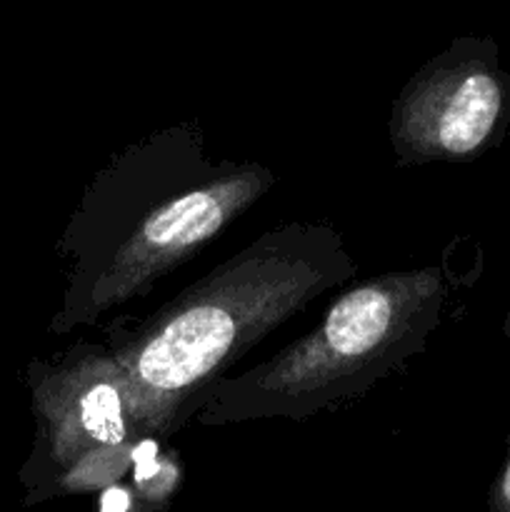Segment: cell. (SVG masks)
Segmentation results:
<instances>
[{
  "label": "cell",
  "mask_w": 510,
  "mask_h": 512,
  "mask_svg": "<svg viewBox=\"0 0 510 512\" xmlns=\"http://www.w3.org/2000/svg\"><path fill=\"white\" fill-rule=\"evenodd\" d=\"M275 183L258 160L210 158L195 120L128 143L90 178L60 235L65 288L50 333L68 335L145 298Z\"/></svg>",
  "instance_id": "6da1fadb"
},
{
  "label": "cell",
  "mask_w": 510,
  "mask_h": 512,
  "mask_svg": "<svg viewBox=\"0 0 510 512\" xmlns=\"http://www.w3.org/2000/svg\"><path fill=\"white\" fill-rule=\"evenodd\" d=\"M358 263L333 225L290 220L230 255L108 345L128 375L143 440H168L195 418L210 388L260 340Z\"/></svg>",
  "instance_id": "7a4b0ae2"
},
{
  "label": "cell",
  "mask_w": 510,
  "mask_h": 512,
  "mask_svg": "<svg viewBox=\"0 0 510 512\" xmlns=\"http://www.w3.org/2000/svg\"><path fill=\"white\" fill-rule=\"evenodd\" d=\"M443 265L390 270L338 295L315 330L245 373L225 375L195 413L198 425L305 420L360 398L420 355L443 323Z\"/></svg>",
  "instance_id": "3957f363"
},
{
  "label": "cell",
  "mask_w": 510,
  "mask_h": 512,
  "mask_svg": "<svg viewBox=\"0 0 510 512\" xmlns=\"http://www.w3.org/2000/svg\"><path fill=\"white\" fill-rule=\"evenodd\" d=\"M35 420L33 450L20 468L23 505L105 493L133 470L143 435L128 375L108 345L75 343L25 368Z\"/></svg>",
  "instance_id": "277c9868"
},
{
  "label": "cell",
  "mask_w": 510,
  "mask_h": 512,
  "mask_svg": "<svg viewBox=\"0 0 510 512\" xmlns=\"http://www.w3.org/2000/svg\"><path fill=\"white\" fill-rule=\"evenodd\" d=\"M510 130V73L493 40L468 38L430 60L400 90L388 135L398 165L470 163Z\"/></svg>",
  "instance_id": "5b68a950"
},
{
  "label": "cell",
  "mask_w": 510,
  "mask_h": 512,
  "mask_svg": "<svg viewBox=\"0 0 510 512\" xmlns=\"http://www.w3.org/2000/svg\"><path fill=\"white\" fill-rule=\"evenodd\" d=\"M488 512H510V443L508 455L488 490Z\"/></svg>",
  "instance_id": "8992f818"
},
{
  "label": "cell",
  "mask_w": 510,
  "mask_h": 512,
  "mask_svg": "<svg viewBox=\"0 0 510 512\" xmlns=\"http://www.w3.org/2000/svg\"><path fill=\"white\" fill-rule=\"evenodd\" d=\"M508 295H510V290H508ZM503 333H505V338L510 340V303H508V310H505V320H503Z\"/></svg>",
  "instance_id": "52a82bcc"
}]
</instances>
